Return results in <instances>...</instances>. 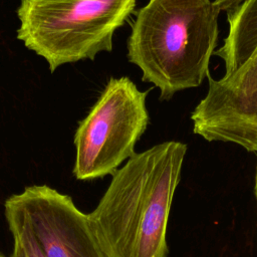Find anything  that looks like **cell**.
<instances>
[{
    "mask_svg": "<svg viewBox=\"0 0 257 257\" xmlns=\"http://www.w3.org/2000/svg\"><path fill=\"white\" fill-rule=\"evenodd\" d=\"M187 145L169 141L135 153L88 214L106 257H167V226Z\"/></svg>",
    "mask_w": 257,
    "mask_h": 257,
    "instance_id": "1",
    "label": "cell"
},
{
    "mask_svg": "<svg viewBox=\"0 0 257 257\" xmlns=\"http://www.w3.org/2000/svg\"><path fill=\"white\" fill-rule=\"evenodd\" d=\"M219 12L211 0H149L136 13L127 58L143 81L160 89L161 100L200 86L209 74Z\"/></svg>",
    "mask_w": 257,
    "mask_h": 257,
    "instance_id": "2",
    "label": "cell"
},
{
    "mask_svg": "<svg viewBox=\"0 0 257 257\" xmlns=\"http://www.w3.org/2000/svg\"><path fill=\"white\" fill-rule=\"evenodd\" d=\"M137 0H20L16 37L52 73L63 64L112 50V37Z\"/></svg>",
    "mask_w": 257,
    "mask_h": 257,
    "instance_id": "3",
    "label": "cell"
},
{
    "mask_svg": "<svg viewBox=\"0 0 257 257\" xmlns=\"http://www.w3.org/2000/svg\"><path fill=\"white\" fill-rule=\"evenodd\" d=\"M148 92L126 76L109 78L74 134L73 175L77 180L112 176L136 153V144L150 121Z\"/></svg>",
    "mask_w": 257,
    "mask_h": 257,
    "instance_id": "4",
    "label": "cell"
},
{
    "mask_svg": "<svg viewBox=\"0 0 257 257\" xmlns=\"http://www.w3.org/2000/svg\"><path fill=\"white\" fill-rule=\"evenodd\" d=\"M8 226L24 231L43 257H106L88 218L72 199L47 185H31L4 203Z\"/></svg>",
    "mask_w": 257,
    "mask_h": 257,
    "instance_id": "5",
    "label": "cell"
},
{
    "mask_svg": "<svg viewBox=\"0 0 257 257\" xmlns=\"http://www.w3.org/2000/svg\"><path fill=\"white\" fill-rule=\"evenodd\" d=\"M13 239L12 252L8 257H43L30 237L15 226H8Z\"/></svg>",
    "mask_w": 257,
    "mask_h": 257,
    "instance_id": "6",
    "label": "cell"
},
{
    "mask_svg": "<svg viewBox=\"0 0 257 257\" xmlns=\"http://www.w3.org/2000/svg\"><path fill=\"white\" fill-rule=\"evenodd\" d=\"M246 0H214L213 3L216 6V8L221 11H227L235 6H238L242 2Z\"/></svg>",
    "mask_w": 257,
    "mask_h": 257,
    "instance_id": "7",
    "label": "cell"
},
{
    "mask_svg": "<svg viewBox=\"0 0 257 257\" xmlns=\"http://www.w3.org/2000/svg\"><path fill=\"white\" fill-rule=\"evenodd\" d=\"M255 189H256V197H257V173H256V186H255Z\"/></svg>",
    "mask_w": 257,
    "mask_h": 257,
    "instance_id": "8",
    "label": "cell"
},
{
    "mask_svg": "<svg viewBox=\"0 0 257 257\" xmlns=\"http://www.w3.org/2000/svg\"><path fill=\"white\" fill-rule=\"evenodd\" d=\"M0 257H6V256H5V255H3V254L0 252Z\"/></svg>",
    "mask_w": 257,
    "mask_h": 257,
    "instance_id": "9",
    "label": "cell"
}]
</instances>
